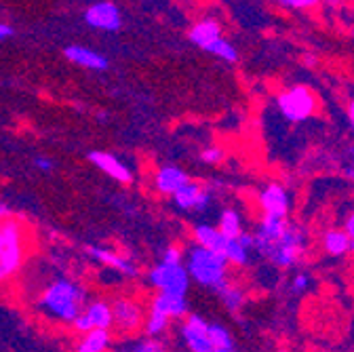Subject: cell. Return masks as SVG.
<instances>
[{"instance_id": "obj_11", "label": "cell", "mask_w": 354, "mask_h": 352, "mask_svg": "<svg viewBox=\"0 0 354 352\" xmlns=\"http://www.w3.org/2000/svg\"><path fill=\"white\" fill-rule=\"evenodd\" d=\"M257 203H259L263 215H268V217L287 219L289 213H291V196H289V192H287L281 184H277V182L268 184V186H266V188L259 192Z\"/></svg>"}, {"instance_id": "obj_1", "label": "cell", "mask_w": 354, "mask_h": 352, "mask_svg": "<svg viewBox=\"0 0 354 352\" xmlns=\"http://www.w3.org/2000/svg\"><path fill=\"white\" fill-rule=\"evenodd\" d=\"M88 291L74 279H55L36 299V313L59 325H72L84 311Z\"/></svg>"}, {"instance_id": "obj_34", "label": "cell", "mask_w": 354, "mask_h": 352, "mask_svg": "<svg viewBox=\"0 0 354 352\" xmlns=\"http://www.w3.org/2000/svg\"><path fill=\"white\" fill-rule=\"evenodd\" d=\"M13 36V28L9 24H3L0 21V40H5V38H11Z\"/></svg>"}, {"instance_id": "obj_9", "label": "cell", "mask_w": 354, "mask_h": 352, "mask_svg": "<svg viewBox=\"0 0 354 352\" xmlns=\"http://www.w3.org/2000/svg\"><path fill=\"white\" fill-rule=\"evenodd\" d=\"M84 24L102 32H118L122 28L120 9L110 0H102V3H95L84 11Z\"/></svg>"}, {"instance_id": "obj_30", "label": "cell", "mask_w": 354, "mask_h": 352, "mask_svg": "<svg viewBox=\"0 0 354 352\" xmlns=\"http://www.w3.org/2000/svg\"><path fill=\"white\" fill-rule=\"evenodd\" d=\"M283 9H313L321 0H277Z\"/></svg>"}, {"instance_id": "obj_18", "label": "cell", "mask_w": 354, "mask_h": 352, "mask_svg": "<svg viewBox=\"0 0 354 352\" xmlns=\"http://www.w3.org/2000/svg\"><path fill=\"white\" fill-rule=\"evenodd\" d=\"M188 38L192 45H196L198 49H207L211 42H215L217 38H221V26L215 19H203L198 24H194L188 32Z\"/></svg>"}, {"instance_id": "obj_39", "label": "cell", "mask_w": 354, "mask_h": 352, "mask_svg": "<svg viewBox=\"0 0 354 352\" xmlns=\"http://www.w3.org/2000/svg\"><path fill=\"white\" fill-rule=\"evenodd\" d=\"M350 251H354V239H350Z\"/></svg>"}, {"instance_id": "obj_10", "label": "cell", "mask_w": 354, "mask_h": 352, "mask_svg": "<svg viewBox=\"0 0 354 352\" xmlns=\"http://www.w3.org/2000/svg\"><path fill=\"white\" fill-rule=\"evenodd\" d=\"M211 198H213L211 190H207L203 184H198L194 180L186 182L180 190L173 192V196H171L173 205L180 211H198V213H203L209 207Z\"/></svg>"}, {"instance_id": "obj_5", "label": "cell", "mask_w": 354, "mask_h": 352, "mask_svg": "<svg viewBox=\"0 0 354 352\" xmlns=\"http://www.w3.org/2000/svg\"><path fill=\"white\" fill-rule=\"evenodd\" d=\"M148 281L158 293L184 295V297L188 295L192 283L184 263H162V261H158L148 272Z\"/></svg>"}, {"instance_id": "obj_36", "label": "cell", "mask_w": 354, "mask_h": 352, "mask_svg": "<svg viewBox=\"0 0 354 352\" xmlns=\"http://www.w3.org/2000/svg\"><path fill=\"white\" fill-rule=\"evenodd\" d=\"M348 118H350V124H352V129H354V100H352L350 106H348Z\"/></svg>"}, {"instance_id": "obj_17", "label": "cell", "mask_w": 354, "mask_h": 352, "mask_svg": "<svg viewBox=\"0 0 354 352\" xmlns=\"http://www.w3.org/2000/svg\"><path fill=\"white\" fill-rule=\"evenodd\" d=\"M192 237H194V245L215 251L219 255L224 253L226 243H228V239L217 230V226H211V224H196L192 228Z\"/></svg>"}, {"instance_id": "obj_32", "label": "cell", "mask_w": 354, "mask_h": 352, "mask_svg": "<svg viewBox=\"0 0 354 352\" xmlns=\"http://www.w3.org/2000/svg\"><path fill=\"white\" fill-rule=\"evenodd\" d=\"M34 165H36V169H40V171H44V173H49V171H53V169H55V163H53V158H49V156H42V154L34 156Z\"/></svg>"}, {"instance_id": "obj_27", "label": "cell", "mask_w": 354, "mask_h": 352, "mask_svg": "<svg viewBox=\"0 0 354 352\" xmlns=\"http://www.w3.org/2000/svg\"><path fill=\"white\" fill-rule=\"evenodd\" d=\"M118 352H167L165 346L158 342V340H152V337H144V340H136L131 342L129 346H124L122 350Z\"/></svg>"}, {"instance_id": "obj_31", "label": "cell", "mask_w": 354, "mask_h": 352, "mask_svg": "<svg viewBox=\"0 0 354 352\" xmlns=\"http://www.w3.org/2000/svg\"><path fill=\"white\" fill-rule=\"evenodd\" d=\"M308 285H310V277L308 275H295L293 277V281H291V291L293 293H304L306 289H308Z\"/></svg>"}, {"instance_id": "obj_21", "label": "cell", "mask_w": 354, "mask_h": 352, "mask_svg": "<svg viewBox=\"0 0 354 352\" xmlns=\"http://www.w3.org/2000/svg\"><path fill=\"white\" fill-rule=\"evenodd\" d=\"M217 230L226 239H236L245 228H243V215L236 209H224L219 213V224Z\"/></svg>"}, {"instance_id": "obj_15", "label": "cell", "mask_w": 354, "mask_h": 352, "mask_svg": "<svg viewBox=\"0 0 354 352\" xmlns=\"http://www.w3.org/2000/svg\"><path fill=\"white\" fill-rule=\"evenodd\" d=\"M150 308L152 311H158L162 313L169 321H175V319H186L188 317V297L184 295H171V293H156L150 302Z\"/></svg>"}, {"instance_id": "obj_29", "label": "cell", "mask_w": 354, "mask_h": 352, "mask_svg": "<svg viewBox=\"0 0 354 352\" xmlns=\"http://www.w3.org/2000/svg\"><path fill=\"white\" fill-rule=\"evenodd\" d=\"M162 263H184V251L177 247V245H169L165 251H162V257H160Z\"/></svg>"}, {"instance_id": "obj_14", "label": "cell", "mask_w": 354, "mask_h": 352, "mask_svg": "<svg viewBox=\"0 0 354 352\" xmlns=\"http://www.w3.org/2000/svg\"><path fill=\"white\" fill-rule=\"evenodd\" d=\"M186 182H190V175L177 165H162L154 173V188L165 196H173V192L180 190Z\"/></svg>"}, {"instance_id": "obj_7", "label": "cell", "mask_w": 354, "mask_h": 352, "mask_svg": "<svg viewBox=\"0 0 354 352\" xmlns=\"http://www.w3.org/2000/svg\"><path fill=\"white\" fill-rule=\"evenodd\" d=\"M84 253L86 257H91L95 263L104 266L106 270H112L120 277H127V279H136L140 277V268L133 263L129 257L124 255H118L116 251L108 249V247H100V245H86L84 247Z\"/></svg>"}, {"instance_id": "obj_23", "label": "cell", "mask_w": 354, "mask_h": 352, "mask_svg": "<svg viewBox=\"0 0 354 352\" xmlns=\"http://www.w3.org/2000/svg\"><path fill=\"white\" fill-rule=\"evenodd\" d=\"M169 325H171V321H169L162 313H158V311H152V308H148L146 321H144V331H146V335H148V337L158 340V337L169 329Z\"/></svg>"}, {"instance_id": "obj_19", "label": "cell", "mask_w": 354, "mask_h": 352, "mask_svg": "<svg viewBox=\"0 0 354 352\" xmlns=\"http://www.w3.org/2000/svg\"><path fill=\"white\" fill-rule=\"evenodd\" d=\"M112 340L114 335L110 329H93L78 340L76 352H110Z\"/></svg>"}, {"instance_id": "obj_37", "label": "cell", "mask_w": 354, "mask_h": 352, "mask_svg": "<svg viewBox=\"0 0 354 352\" xmlns=\"http://www.w3.org/2000/svg\"><path fill=\"white\" fill-rule=\"evenodd\" d=\"M215 352H236L234 348H217Z\"/></svg>"}, {"instance_id": "obj_26", "label": "cell", "mask_w": 354, "mask_h": 352, "mask_svg": "<svg viewBox=\"0 0 354 352\" xmlns=\"http://www.w3.org/2000/svg\"><path fill=\"white\" fill-rule=\"evenodd\" d=\"M207 333H209V340H211L215 350L217 348H232V335H230L228 327L219 325V323H209Z\"/></svg>"}, {"instance_id": "obj_3", "label": "cell", "mask_w": 354, "mask_h": 352, "mask_svg": "<svg viewBox=\"0 0 354 352\" xmlns=\"http://www.w3.org/2000/svg\"><path fill=\"white\" fill-rule=\"evenodd\" d=\"M306 243H308V232L299 224L289 222L285 234L259 255L272 261L277 268H291L301 259L306 251Z\"/></svg>"}, {"instance_id": "obj_28", "label": "cell", "mask_w": 354, "mask_h": 352, "mask_svg": "<svg viewBox=\"0 0 354 352\" xmlns=\"http://www.w3.org/2000/svg\"><path fill=\"white\" fill-rule=\"evenodd\" d=\"M224 156H226V152L221 150L219 146H209V148H205L201 152V160L207 163V165H219L221 160H224Z\"/></svg>"}, {"instance_id": "obj_12", "label": "cell", "mask_w": 354, "mask_h": 352, "mask_svg": "<svg viewBox=\"0 0 354 352\" xmlns=\"http://www.w3.org/2000/svg\"><path fill=\"white\" fill-rule=\"evenodd\" d=\"M88 163H91L95 169H100L102 173H106L108 178H112L118 184H131L133 182V171L129 165H124L118 156H114L112 152L106 150H93L88 152Z\"/></svg>"}, {"instance_id": "obj_8", "label": "cell", "mask_w": 354, "mask_h": 352, "mask_svg": "<svg viewBox=\"0 0 354 352\" xmlns=\"http://www.w3.org/2000/svg\"><path fill=\"white\" fill-rule=\"evenodd\" d=\"M207 321L201 315H188L186 321L180 327L182 342L188 352H215L209 333H207Z\"/></svg>"}, {"instance_id": "obj_20", "label": "cell", "mask_w": 354, "mask_h": 352, "mask_svg": "<svg viewBox=\"0 0 354 352\" xmlns=\"http://www.w3.org/2000/svg\"><path fill=\"white\" fill-rule=\"evenodd\" d=\"M323 247L329 255L339 257L346 255L350 251V237L346 234V230L339 228H331L323 234Z\"/></svg>"}, {"instance_id": "obj_6", "label": "cell", "mask_w": 354, "mask_h": 352, "mask_svg": "<svg viewBox=\"0 0 354 352\" xmlns=\"http://www.w3.org/2000/svg\"><path fill=\"white\" fill-rule=\"evenodd\" d=\"M281 114L289 120V122H301L306 118H310L317 112V98L315 93L306 89V86L297 84L291 86V89L283 91L277 100Z\"/></svg>"}, {"instance_id": "obj_16", "label": "cell", "mask_w": 354, "mask_h": 352, "mask_svg": "<svg viewBox=\"0 0 354 352\" xmlns=\"http://www.w3.org/2000/svg\"><path fill=\"white\" fill-rule=\"evenodd\" d=\"M82 317L86 319L88 327L93 329H110L112 331V306L106 297H95L86 302Z\"/></svg>"}, {"instance_id": "obj_35", "label": "cell", "mask_w": 354, "mask_h": 352, "mask_svg": "<svg viewBox=\"0 0 354 352\" xmlns=\"http://www.w3.org/2000/svg\"><path fill=\"white\" fill-rule=\"evenodd\" d=\"M346 234H348L350 239H354V213L348 217V222H346Z\"/></svg>"}, {"instance_id": "obj_13", "label": "cell", "mask_w": 354, "mask_h": 352, "mask_svg": "<svg viewBox=\"0 0 354 352\" xmlns=\"http://www.w3.org/2000/svg\"><path fill=\"white\" fill-rule=\"evenodd\" d=\"M64 55L68 62H72L78 68H86V70H95V72H104L108 70L110 62L106 55L97 53L91 47H84V45H68L64 49Z\"/></svg>"}, {"instance_id": "obj_25", "label": "cell", "mask_w": 354, "mask_h": 352, "mask_svg": "<svg viewBox=\"0 0 354 352\" xmlns=\"http://www.w3.org/2000/svg\"><path fill=\"white\" fill-rule=\"evenodd\" d=\"M224 259L228 261V266H236V268H245L249 263V249H245L236 239H228L226 249H224Z\"/></svg>"}, {"instance_id": "obj_2", "label": "cell", "mask_w": 354, "mask_h": 352, "mask_svg": "<svg viewBox=\"0 0 354 352\" xmlns=\"http://www.w3.org/2000/svg\"><path fill=\"white\" fill-rule=\"evenodd\" d=\"M184 266L188 270L190 281L215 293L230 281L228 261L224 259V255L203 249L198 245L188 247V251L184 253Z\"/></svg>"}, {"instance_id": "obj_24", "label": "cell", "mask_w": 354, "mask_h": 352, "mask_svg": "<svg viewBox=\"0 0 354 352\" xmlns=\"http://www.w3.org/2000/svg\"><path fill=\"white\" fill-rule=\"evenodd\" d=\"M205 51L211 53V55H215V57L221 59V62H226V64H236V62H239V51H236V47L232 45L230 40H226L224 36L217 38L215 42H211V45H209Z\"/></svg>"}, {"instance_id": "obj_33", "label": "cell", "mask_w": 354, "mask_h": 352, "mask_svg": "<svg viewBox=\"0 0 354 352\" xmlns=\"http://www.w3.org/2000/svg\"><path fill=\"white\" fill-rule=\"evenodd\" d=\"M11 217H13V209L5 201H0V222H5V219H11Z\"/></svg>"}, {"instance_id": "obj_22", "label": "cell", "mask_w": 354, "mask_h": 352, "mask_svg": "<svg viewBox=\"0 0 354 352\" xmlns=\"http://www.w3.org/2000/svg\"><path fill=\"white\" fill-rule=\"evenodd\" d=\"M217 297L221 299V304H224L230 313H239L243 308V304H245V291L239 285L230 283V281L217 291Z\"/></svg>"}, {"instance_id": "obj_4", "label": "cell", "mask_w": 354, "mask_h": 352, "mask_svg": "<svg viewBox=\"0 0 354 352\" xmlns=\"http://www.w3.org/2000/svg\"><path fill=\"white\" fill-rule=\"evenodd\" d=\"M112 306V329L120 335H133L144 329L146 308L140 299L131 295H118L110 302Z\"/></svg>"}, {"instance_id": "obj_38", "label": "cell", "mask_w": 354, "mask_h": 352, "mask_svg": "<svg viewBox=\"0 0 354 352\" xmlns=\"http://www.w3.org/2000/svg\"><path fill=\"white\" fill-rule=\"evenodd\" d=\"M325 3H329V5H337L339 0H325Z\"/></svg>"}]
</instances>
